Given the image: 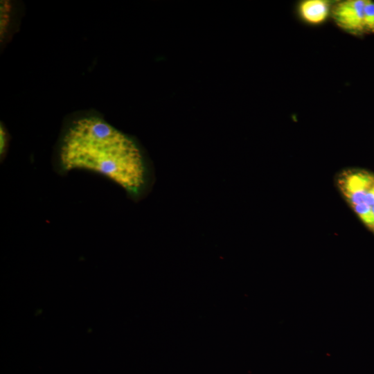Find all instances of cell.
Instances as JSON below:
<instances>
[{
  "instance_id": "cell-5",
  "label": "cell",
  "mask_w": 374,
  "mask_h": 374,
  "mask_svg": "<svg viewBox=\"0 0 374 374\" xmlns=\"http://www.w3.org/2000/svg\"><path fill=\"white\" fill-rule=\"evenodd\" d=\"M10 3L3 1L1 3V35H4L9 21Z\"/></svg>"
},
{
  "instance_id": "cell-4",
  "label": "cell",
  "mask_w": 374,
  "mask_h": 374,
  "mask_svg": "<svg viewBox=\"0 0 374 374\" xmlns=\"http://www.w3.org/2000/svg\"><path fill=\"white\" fill-rule=\"evenodd\" d=\"M364 14L365 29L374 31V2L366 1Z\"/></svg>"
},
{
  "instance_id": "cell-1",
  "label": "cell",
  "mask_w": 374,
  "mask_h": 374,
  "mask_svg": "<svg viewBox=\"0 0 374 374\" xmlns=\"http://www.w3.org/2000/svg\"><path fill=\"white\" fill-rule=\"evenodd\" d=\"M59 158L60 170L98 173L135 199L146 192L151 181L150 169L135 142L96 117L71 123L62 139Z\"/></svg>"
},
{
  "instance_id": "cell-3",
  "label": "cell",
  "mask_w": 374,
  "mask_h": 374,
  "mask_svg": "<svg viewBox=\"0 0 374 374\" xmlns=\"http://www.w3.org/2000/svg\"><path fill=\"white\" fill-rule=\"evenodd\" d=\"M299 11L303 18L308 22L318 24L326 18L329 4L322 0L305 1L300 5Z\"/></svg>"
},
{
  "instance_id": "cell-2",
  "label": "cell",
  "mask_w": 374,
  "mask_h": 374,
  "mask_svg": "<svg viewBox=\"0 0 374 374\" xmlns=\"http://www.w3.org/2000/svg\"><path fill=\"white\" fill-rule=\"evenodd\" d=\"M366 0H348L337 4L333 15L343 28L353 33L365 30L364 7Z\"/></svg>"
},
{
  "instance_id": "cell-6",
  "label": "cell",
  "mask_w": 374,
  "mask_h": 374,
  "mask_svg": "<svg viewBox=\"0 0 374 374\" xmlns=\"http://www.w3.org/2000/svg\"><path fill=\"white\" fill-rule=\"evenodd\" d=\"M0 152L1 156L3 155L6 152V150L8 144V136L4 127L1 125L0 129Z\"/></svg>"
}]
</instances>
